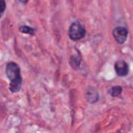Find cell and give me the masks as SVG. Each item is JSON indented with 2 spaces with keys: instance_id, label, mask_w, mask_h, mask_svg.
<instances>
[{
  "instance_id": "cell-1",
  "label": "cell",
  "mask_w": 133,
  "mask_h": 133,
  "mask_svg": "<svg viewBox=\"0 0 133 133\" xmlns=\"http://www.w3.org/2000/svg\"><path fill=\"white\" fill-rule=\"evenodd\" d=\"M5 73L10 81L9 90L12 93H18L22 88V78L20 66L14 62H10L7 64Z\"/></svg>"
},
{
  "instance_id": "cell-2",
  "label": "cell",
  "mask_w": 133,
  "mask_h": 133,
  "mask_svg": "<svg viewBox=\"0 0 133 133\" xmlns=\"http://www.w3.org/2000/svg\"><path fill=\"white\" fill-rule=\"evenodd\" d=\"M86 30L84 26L78 22H74L70 25L69 29V36L71 40H79L85 37Z\"/></svg>"
},
{
  "instance_id": "cell-3",
  "label": "cell",
  "mask_w": 133,
  "mask_h": 133,
  "mask_svg": "<svg viewBox=\"0 0 133 133\" xmlns=\"http://www.w3.org/2000/svg\"><path fill=\"white\" fill-rule=\"evenodd\" d=\"M113 36L116 42L119 44H123L127 39L129 31L127 29L122 26H117L115 27L112 31Z\"/></svg>"
},
{
  "instance_id": "cell-4",
  "label": "cell",
  "mask_w": 133,
  "mask_h": 133,
  "mask_svg": "<svg viewBox=\"0 0 133 133\" xmlns=\"http://www.w3.org/2000/svg\"><path fill=\"white\" fill-rule=\"evenodd\" d=\"M114 69L117 75L121 77H126L129 74V65L123 60L116 61L114 64Z\"/></svg>"
},
{
  "instance_id": "cell-5",
  "label": "cell",
  "mask_w": 133,
  "mask_h": 133,
  "mask_svg": "<svg viewBox=\"0 0 133 133\" xmlns=\"http://www.w3.org/2000/svg\"><path fill=\"white\" fill-rule=\"evenodd\" d=\"M85 98H86V101L89 103H95L99 100V92L95 87L89 86L86 88V92H85Z\"/></svg>"
},
{
  "instance_id": "cell-6",
  "label": "cell",
  "mask_w": 133,
  "mask_h": 133,
  "mask_svg": "<svg viewBox=\"0 0 133 133\" xmlns=\"http://www.w3.org/2000/svg\"><path fill=\"white\" fill-rule=\"evenodd\" d=\"M82 58L79 55H72L70 56L69 64L70 66L74 70H78L82 62Z\"/></svg>"
},
{
  "instance_id": "cell-7",
  "label": "cell",
  "mask_w": 133,
  "mask_h": 133,
  "mask_svg": "<svg viewBox=\"0 0 133 133\" xmlns=\"http://www.w3.org/2000/svg\"><path fill=\"white\" fill-rule=\"evenodd\" d=\"M19 31L22 33L28 34L30 35H34L36 32V29L33 28L27 25H22L19 27Z\"/></svg>"
},
{
  "instance_id": "cell-8",
  "label": "cell",
  "mask_w": 133,
  "mask_h": 133,
  "mask_svg": "<svg viewBox=\"0 0 133 133\" xmlns=\"http://www.w3.org/2000/svg\"><path fill=\"white\" fill-rule=\"evenodd\" d=\"M123 92V88L120 86H115L113 87L109 91V93L112 97H116L121 96Z\"/></svg>"
},
{
  "instance_id": "cell-9",
  "label": "cell",
  "mask_w": 133,
  "mask_h": 133,
  "mask_svg": "<svg viewBox=\"0 0 133 133\" xmlns=\"http://www.w3.org/2000/svg\"><path fill=\"white\" fill-rule=\"evenodd\" d=\"M6 9V2L5 0H0V19L3 15Z\"/></svg>"
},
{
  "instance_id": "cell-10",
  "label": "cell",
  "mask_w": 133,
  "mask_h": 133,
  "mask_svg": "<svg viewBox=\"0 0 133 133\" xmlns=\"http://www.w3.org/2000/svg\"><path fill=\"white\" fill-rule=\"evenodd\" d=\"M18 1H19V2L22 3H23V4H26L27 2L29 1V0H17Z\"/></svg>"
}]
</instances>
